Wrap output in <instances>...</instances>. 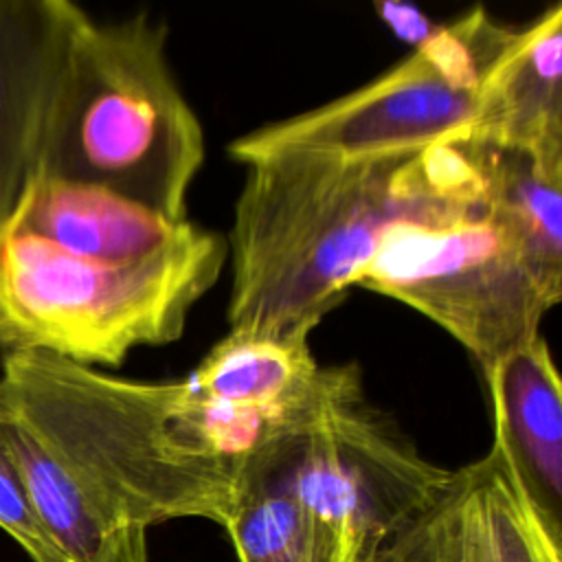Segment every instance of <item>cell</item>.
I'll return each instance as SVG.
<instances>
[{
	"label": "cell",
	"mask_w": 562,
	"mask_h": 562,
	"mask_svg": "<svg viewBox=\"0 0 562 562\" xmlns=\"http://www.w3.org/2000/svg\"><path fill=\"white\" fill-rule=\"evenodd\" d=\"M479 180L470 138L367 160L277 158L248 165L224 237L228 327L277 334L318 325L393 222Z\"/></svg>",
	"instance_id": "1"
},
{
	"label": "cell",
	"mask_w": 562,
	"mask_h": 562,
	"mask_svg": "<svg viewBox=\"0 0 562 562\" xmlns=\"http://www.w3.org/2000/svg\"><path fill=\"white\" fill-rule=\"evenodd\" d=\"M180 382L119 378L44 351L4 353L0 419L24 430L116 520L145 529L231 514L239 474L180 424Z\"/></svg>",
	"instance_id": "2"
},
{
	"label": "cell",
	"mask_w": 562,
	"mask_h": 562,
	"mask_svg": "<svg viewBox=\"0 0 562 562\" xmlns=\"http://www.w3.org/2000/svg\"><path fill=\"white\" fill-rule=\"evenodd\" d=\"M204 162V130L145 13L101 22L83 9L64 48L33 173L92 182L176 220Z\"/></svg>",
	"instance_id": "3"
},
{
	"label": "cell",
	"mask_w": 562,
	"mask_h": 562,
	"mask_svg": "<svg viewBox=\"0 0 562 562\" xmlns=\"http://www.w3.org/2000/svg\"><path fill=\"white\" fill-rule=\"evenodd\" d=\"M226 261V239L200 226L162 252L123 263L0 228V349L119 367L138 347L178 340Z\"/></svg>",
	"instance_id": "4"
},
{
	"label": "cell",
	"mask_w": 562,
	"mask_h": 562,
	"mask_svg": "<svg viewBox=\"0 0 562 562\" xmlns=\"http://www.w3.org/2000/svg\"><path fill=\"white\" fill-rule=\"evenodd\" d=\"M351 288L413 307L479 367L540 336L544 316L562 299V279L533 261L485 200L483 176L393 222Z\"/></svg>",
	"instance_id": "5"
},
{
	"label": "cell",
	"mask_w": 562,
	"mask_h": 562,
	"mask_svg": "<svg viewBox=\"0 0 562 562\" xmlns=\"http://www.w3.org/2000/svg\"><path fill=\"white\" fill-rule=\"evenodd\" d=\"M516 26L474 7L369 83L228 143L244 167L277 158L367 160L465 138L479 88Z\"/></svg>",
	"instance_id": "6"
},
{
	"label": "cell",
	"mask_w": 562,
	"mask_h": 562,
	"mask_svg": "<svg viewBox=\"0 0 562 562\" xmlns=\"http://www.w3.org/2000/svg\"><path fill=\"white\" fill-rule=\"evenodd\" d=\"M450 472L428 461L395 422L367 402L353 364L342 367L338 384L301 430L244 470L292 494L336 531L356 562H367L428 507Z\"/></svg>",
	"instance_id": "7"
},
{
	"label": "cell",
	"mask_w": 562,
	"mask_h": 562,
	"mask_svg": "<svg viewBox=\"0 0 562 562\" xmlns=\"http://www.w3.org/2000/svg\"><path fill=\"white\" fill-rule=\"evenodd\" d=\"M562 527L490 448L450 472L437 498L367 562H562Z\"/></svg>",
	"instance_id": "8"
},
{
	"label": "cell",
	"mask_w": 562,
	"mask_h": 562,
	"mask_svg": "<svg viewBox=\"0 0 562 562\" xmlns=\"http://www.w3.org/2000/svg\"><path fill=\"white\" fill-rule=\"evenodd\" d=\"M81 7L0 0V226L33 176L53 86Z\"/></svg>",
	"instance_id": "9"
},
{
	"label": "cell",
	"mask_w": 562,
	"mask_h": 562,
	"mask_svg": "<svg viewBox=\"0 0 562 562\" xmlns=\"http://www.w3.org/2000/svg\"><path fill=\"white\" fill-rule=\"evenodd\" d=\"M0 228L97 261H136L184 241L198 226L176 222L108 187L33 173Z\"/></svg>",
	"instance_id": "10"
},
{
	"label": "cell",
	"mask_w": 562,
	"mask_h": 562,
	"mask_svg": "<svg viewBox=\"0 0 562 562\" xmlns=\"http://www.w3.org/2000/svg\"><path fill=\"white\" fill-rule=\"evenodd\" d=\"M468 138L522 149L562 171V4L516 26L487 70Z\"/></svg>",
	"instance_id": "11"
},
{
	"label": "cell",
	"mask_w": 562,
	"mask_h": 562,
	"mask_svg": "<svg viewBox=\"0 0 562 562\" xmlns=\"http://www.w3.org/2000/svg\"><path fill=\"white\" fill-rule=\"evenodd\" d=\"M481 373L492 406V448L562 527V384L544 336L492 360Z\"/></svg>",
	"instance_id": "12"
},
{
	"label": "cell",
	"mask_w": 562,
	"mask_h": 562,
	"mask_svg": "<svg viewBox=\"0 0 562 562\" xmlns=\"http://www.w3.org/2000/svg\"><path fill=\"white\" fill-rule=\"evenodd\" d=\"M314 327L303 323L277 334L228 329L182 382L189 393L228 406L270 413L307 408L327 393L336 373L312 353Z\"/></svg>",
	"instance_id": "13"
},
{
	"label": "cell",
	"mask_w": 562,
	"mask_h": 562,
	"mask_svg": "<svg viewBox=\"0 0 562 562\" xmlns=\"http://www.w3.org/2000/svg\"><path fill=\"white\" fill-rule=\"evenodd\" d=\"M0 432L59 562H149L145 527L103 514L18 426Z\"/></svg>",
	"instance_id": "14"
},
{
	"label": "cell",
	"mask_w": 562,
	"mask_h": 562,
	"mask_svg": "<svg viewBox=\"0 0 562 562\" xmlns=\"http://www.w3.org/2000/svg\"><path fill=\"white\" fill-rule=\"evenodd\" d=\"M226 529L239 562H356L331 527L292 494L244 474Z\"/></svg>",
	"instance_id": "15"
},
{
	"label": "cell",
	"mask_w": 562,
	"mask_h": 562,
	"mask_svg": "<svg viewBox=\"0 0 562 562\" xmlns=\"http://www.w3.org/2000/svg\"><path fill=\"white\" fill-rule=\"evenodd\" d=\"M472 143L485 200L533 261L551 277L562 279V171L540 165L522 149Z\"/></svg>",
	"instance_id": "16"
},
{
	"label": "cell",
	"mask_w": 562,
	"mask_h": 562,
	"mask_svg": "<svg viewBox=\"0 0 562 562\" xmlns=\"http://www.w3.org/2000/svg\"><path fill=\"white\" fill-rule=\"evenodd\" d=\"M0 529L9 533L26 551V555L33 562H59L44 529L40 527L29 492L2 439V432H0Z\"/></svg>",
	"instance_id": "17"
},
{
	"label": "cell",
	"mask_w": 562,
	"mask_h": 562,
	"mask_svg": "<svg viewBox=\"0 0 562 562\" xmlns=\"http://www.w3.org/2000/svg\"><path fill=\"white\" fill-rule=\"evenodd\" d=\"M373 9L380 22L402 42L419 48L430 37L437 35L441 24H437L430 15H426L419 7L395 0H375Z\"/></svg>",
	"instance_id": "18"
}]
</instances>
